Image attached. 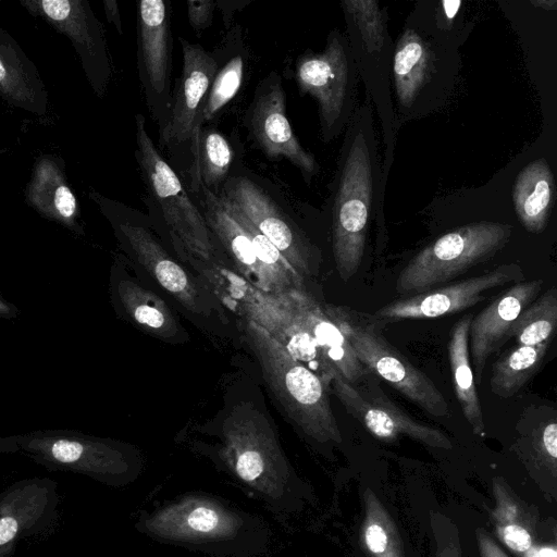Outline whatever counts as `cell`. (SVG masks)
<instances>
[{"instance_id": "17", "label": "cell", "mask_w": 557, "mask_h": 557, "mask_svg": "<svg viewBox=\"0 0 557 557\" xmlns=\"http://www.w3.org/2000/svg\"><path fill=\"white\" fill-rule=\"evenodd\" d=\"M543 284L542 278L518 282L472 318L468 347L479 384L487 359L509 338L513 322L541 293Z\"/></svg>"}, {"instance_id": "2", "label": "cell", "mask_w": 557, "mask_h": 557, "mask_svg": "<svg viewBox=\"0 0 557 557\" xmlns=\"http://www.w3.org/2000/svg\"><path fill=\"white\" fill-rule=\"evenodd\" d=\"M218 440L200 445L198 450L246 495L282 516L301 508L306 486L261 412L250 407L235 408L224 420Z\"/></svg>"}, {"instance_id": "4", "label": "cell", "mask_w": 557, "mask_h": 557, "mask_svg": "<svg viewBox=\"0 0 557 557\" xmlns=\"http://www.w3.org/2000/svg\"><path fill=\"white\" fill-rule=\"evenodd\" d=\"M245 334L265 383L296 428L320 443L339 442L324 382L257 323L248 320Z\"/></svg>"}, {"instance_id": "25", "label": "cell", "mask_w": 557, "mask_h": 557, "mask_svg": "<svg viewBox=\"0 0 557 557\" xmlns=\"http://www.w3.org/2000/svg\"><path fill=\"white\" fill-rule=\"evenodd\" d=\"M193 166L191 188L197 191L205 186L216 193V188L225 178L232 161L233 149L227 139L214 129L197 126L191 136Z\"/></svg>"}, {"instance_id": "36", "label": "cell", "mask_w": 557, "mask_h": 557, "mask_svg": "<svg viewBox=\"0 0 557 557\" xmlns=\"http://www.w3.org/2000/svg\"><path fill=\"white\" fill-rule=\"evenodd\" d=\"M16 314V308L0 297V317L11 319L15 318Z\"/></svg>"}, {"instance_id": "34", "label": "cell", "mask_w": 557, "mask_h": 557, "mask_svg": "<svg viewBox=\"0 0 557 557\" xmlns=\"http://www.w3.org/2000/svg\"><path fill=\"white\" fill-rule=\"evenodd\" d=\"M17 524L11 517L0 518V545L9 543L16 534Z\"/></svg>"}, {"instance_id": "28", "label": "cell", "mask_w": 557, "mask_h": 557, "mask_svg": "<svg viewBox=\"0 0 557 557\" xmlns=\"http://www.w3.org/2000/svg\"><path fill=\"white\" fill-rule=\"evenodd\" d=\"M557 326V289L550 287L534 299L513 322L509 337L519 345H539L550 342Z\"/></svg>"}, {"instance_id": "13", "label": "cell", "mask_w": 557, "mask_h": 557, "mask_svg": "<svg viewBox=\"0 0 557 557\" xmlns=\"http://www.w3.org/2000/svg\"><path fill=\"white\" fill-rule=\"evenodd\" d=\"M246 123L251 138L268 158L288 160L307 181L318 174L314 156L300 145L287 119L282 79L275 72L258 85Z\"/></svg>"}, {"instance_id": "9", "label": "cell", "mask_w": 557, "mask_h": 557, "mask_svg": "<svg viewBox=\"0 0 557 557\" xmlns=\"http://www.w3.org/2000/svg\"><path fill=\"white\" fill-rule=\"evenodd\" d=\"M357 67L347 38L334 29L322 52L307 51L296 62V82L301 94L315 99L321 134L332 140L351 120Z\"/></svg>"}, {"instance_id": "31", "label": "cell", "mask_w": 557, "mask_h": 557, "mask_svg": "<svg viewBox=\"0 0 557 557\" xmlns=\"http://www.w3.org/2000/svg\"><path fill=\"white\" fill-rule=\"evenodd\" d=\"M505 543L513 550L525 552L531 547V535L519 525L509 524L503 529Z\"/></svg>"}, {"instance_id": "29", "label": "cell", "mask_w": 557, "mask_h": 557, "mask_svg": "<svg viewBox=\"0 0 557 557\" xmlns=\"http://www.w3.org/2000/svg\"><path fill=\"white\" fill-rule=\"evenodd\" d=\"M244 59L237 54L218 70L203 102L200 121L212 120L238 92L244 77Z\"/></svg>"}, {"instance_id": "14", "label": "cell", "mask_w": 557, "mask_h": 557, "mask_svg": "<svg viewBox=\"0 0 557 557\" xmlns=\"http://www.w3.org/2000/svg\"><path fill=\"white\" fill-rule=\"evenodd\" d=\"M524 274L516 263L500 264L481 275L469 277L438 289L426 290L396 299L374 313L379 320L400 321L433 319L466 310L484 301L490 290L523 281Z\"/></svg>"}, {"instance_id": "24", "label": "cell", "mask_w": 557, "mask_h": 557, "mask_svg": "<svg viewBox=\"0 0 557 557\" xmlns=\"http://www.w3.org/2000/svg\"><path fill=\"white\" fill-rule=\"evenodd\" d=\"M472 315L459 319L450 331L448 356L453 384L460 410L473 431L484 430L483 411L469 357V329Z\"/></svg>"}, {"instance_id": "21", "label": "cell", "mask_w": 557, "mask_h": 557, "mask_svg": "<svg viewBox=\"0 0 557 557\" xmlns=\"http://www.w3.org/2000/svg\"><path fill=\"white\" fill-rule=\"evenodd\" d=\"M0 96L9 104L37 116L48 111V91L37 66L1 26Z\"/></svg>"}, {"instance_id": "32", "label": "cell", "mask_w": 557, "mask_h": 557, "mask_svg": "<svg viewBox=\"0 0 557 557\" xmlns=\"http://www.w3.org/2000/svg\"><path fill=\"white\" fill-rule=\"evenodd\" d=\"M366 544L373 554H382L387 546V535L384 529L372 523L367 527L364 533Z\"/></svg>"}, {"instance_id": "22", "label": "cell", "mask_w": 557, "mask_h": 557, "mask_svg": "<svg viewBox=\"0 0 557 557\" xmlns=\"http://www.w3.org/2000/svg\"><path fill=\"white\" fill-rule=\"evenodd\" d=\"M111 287L119 307L145 332L166 341L180 335V324L163 299L125 274L117 264L112 270Z\"/></svg>"}, {"instance_id": "3", "label": "cell", "mask_w": 557, "mask_h": 557, "mask_svg": "<svg viewBox=\"0 0 557 557\" xmlns=\"http://www.w3.org/2000/svg\"><path fill=\"white\" fill-rule=\"evenodd\" d=\"M349 122L332 208L333 256L344 282L361 264L380 174L369 97Z\"/></svg>"}, {"instance_id": "38", "label": "cell", "mask_w": 557, "mask_h": 557, "mask_svg": "<svg viewBox=\"0 0 557 557\" xmlns=\"http://www.w3.org/2000/svg\"><path fill=\"white\" fill-rule=\"evenodd\" d=\"M535 557H557V553L554 548L544 547L536 553Z\"/></svg>"}, {"instance_id": "6", "label": "cell", "mask_w": 557, "mask_h": 557, "mask_svg": "<svg viewBox=\"0 0 557 557\" xmlns=\"http://www.w3.org/2000/svg\"><path fill=\"white\" fill-rule=\"evenodd\" d=\"M509 224L482 221L458 227L419 251L399 272L395 289L409 295L446 283L492 258L509 240Z\"/></svg>"}, {"instance_id": "5", "label": "cell", "mask_w": 557, "mask_h": 557, "mask_svg": "<svg viewBox=\"0 0 557 557\" xmlns=\"http://www.w3.org/2000/svg\"><path fill=\"white\" fill-rule=\"evenodd\" d=\"M359 362L431 416L445 417L448 404L435 384L392 346L382 329L385 321L347 307L326 305Z\"/></svg>"}, {"instance_id": "27", "label": "cell", "mask_w": 557, "mask_h": 557, "mask_svg": "<svg viewBox=\"0 0 557 557\" xmlns=\"http://www.w3.org/2000/svg\"><path fill=\"white\" fill-rule=\"evenodd\" d=\"M549 344L518 345L503 355L492 367V393L500 398L516 395L540 371Z\"/></svg>"}, {"instance_id": "37", "label": "cell", "mask_w": 557, "mask_h": 557, "mask_svg": "<svg viewBox=\"0 0 557 557\" xmlns=\"http://www.w3.org/2000/svg\"><path fill=\"white\" fill-rule=\"evenodd\" d=\"M531 3L540 9L555 11L557 2L555 0H532Z\"/></svg>"}, {"instance_id": "35", "label": "cell", "mask_w": 557, "mask_h": 557, "mask_svg": "<svg viewBox=\"0 0 557 557\" xmlns=\"http://www.w3.org/2000/svg\"><path fill=\"white\" fill-rule=\"evenodd\" d=\"M460 4V1H443L442 9L445 18L451 21L455 17L456 13L458 12Z\"/></svg>"}, {"instance_id": "10", "label": "cell", "mask_w": 557, "mask_h": 557, "mask_svg": "<svg viewBox=\"0 0 557 557\" xmlns=\"http://www.w3.org/2000/svg\"><path fill=\"white\" fill-rule=\"evenodd\" d=\"M137 66L148 106L162 134L169 122L172 99L171 5L164 0L138 3Z\"/></svg>"}, {"instance_id": "20", "label": "cell", "mask_w": 557, "mask_h": 557, "mask_svg": "<svg viewBox=\"0 0 557 557\" xmlns=\"http://www.w3.org/2000/svg\"><path fill=\"white\" fill-rule=\"evenodd\" d=\"M285 295L300 325L313 339L320 354L334 371L351 384L369 373L323 307L304 289Z\"/></svg>"}, {"instance_id": "30", "label": "cell", "mask_w": 557, "mask_h": 557, "mask_svg": "<svg viewBox=\"0 0 557 557\" xmlns=\"http://www.w3.org/2000/svg\"><path fill=\"white\" fill-rule=\"evenodd\" d=\"M216 5V1L211 0L187 1V15L190 26L197 32L209 27Z\"/></svg>"}, {"instance_id": "16", "label": "cell", "mask_w": 557, "mask_h": 557, "mask_svg": "<svg viewBox=\"0 0 557 557\" xmlns=\"http://www.w3.org/2000/svg\"><path fill=\"white\" fill-rule=\"evenodd\" d=\"M183 70L172 94L169 122L160 134L162 144L190 141L201 125L200 113L218 72V61L197 44L181 38Z\"/></svg>"}, {"instance_id": "8", "label": "cell", "mask_w": 557, "mask_h": 557, "mask_svg": "<svg viewBox=\"0 0 557 557\" xmlns=\"http://www.w3.org/2000/svg\"><path fill=\"white\" fill-rule=\"evenodd\" d=\"M343 10L348 30V44L361 75L368 97L376 106L386 147L385 162L393 159L395 122L389 98V74L392 70V40L387 32L385 12L373 0H343Z\"/></svg>"}, {"instance_id": "23", "label": "cell", "mask_w": 557, "mask_h": 557, "mask_svg": "<svg viewBox=\"0 0 557 557\" xmlns=\"http://www.w3.org/2000/svg\"><path fill=\"white\" fill-rule=\"evenodd\" d=\"M554 197L555 181L545 159H536L520 171L512 187V201L528 232L540 234L545 230Z\"/></svg>"}, {"instance_id": "12", "label": "cell", "mask_w": 557, "mask_h": 557, "mask_svg": "<svg viewBox=\"0 0 557 557\" xmlns=\"http://www.w3.org/2000/svg\"><path fill=\"white\" fill-rule=\"evenodd\" d=\"M222 195L275 246L299 277L315 273L318 261L312 245L260 186L235 176L225 184Z\"/></svg>"}, {"instance_id": "26", "label": "cell", "mask_w": 557, "mask_h": 557, "mask_svg": "<svg viewBox=\"0 0 557 557\" xmlns=\"http://www.w3.org/2000/svg\"><path fill=\"white\" fill-rule=\"evenodd\" d=\"M430 63V51L421 37L406 29L393 55L392 73L399 104L409 107L422 88Z\"/></svg>"}, {"instance_id": "19", "label": "cell", "mask_w": 557, "mask_h": 557, "mask_svg": "<svg viewBox=\"0 0 557 557\" xmlns=\"http://www.w3.org/2000/svg\"><path fill=\"white\" fill-rule=\"evenodd\" d=\"M24 194L27 206L39 215L75 234H84L79 205L61 157L47 153L37 157Z\"/></svg>"}, {"instance_id": "11", "label": "cell", "mask_w": 557, "mask_h": 557, "mask_svg": "<svg viewBox=\"0 0 557 557\" xmlns=\"http://www.w3.org/2000/svg\"><path fill=\"white\" fill-rule=\"evenodd\" d=\"M34 16L41 17L74 47L85 76L98 97L111 78L104 29L87 0H21Z\"/></svg>"}, {"instance_id": "1", "label": "cell", "mask_w": 557, "mask_h": 557, "mask_svg": "<svg viewBox=\"0 0 557 557\" xmlns=\"http://www.w3.org/2000/svg\"><path fill=\"white\" fill-rule=\"evenodd\" d=\"M136 530L154 542L210 557H259L272 531L261 517L203 491H189L139 512Z\"/></svg>"}, {"instance_id": "33", "label": "cell", "mask_w": 557, "mask_h": 557, "mask_svg": "<svg viewBox=\"0 0 557 557\" xmlns=\"http://www.w3.org/2000/svg\"><path fill=\"white\" fill-rule=\"evenodd\" d=\"M103 8L108 22L113 24L119 34L122 35V22L117 2L115 0H103Z\"/></svg>"}, {"instance_id": "18", "label": "cell", "mask_w": 557, "mask_h": 557, "mask_svg": "<svg viewBox=\"0 0 557 557\" xmlns=\"http://www.w3.org/2000/svg\"><path fill=\"white\" fill-rule=\"evenodd\" d=\"M111 221L119 239L136 257L138 262L186 309L203 311L199 286L185 269L176 262L154 236L145 227L104 213Z\"/></svg>"}, {"instance_id": "7", "label": "cell", "mask_w": 557, "mask_h": 557, "mask_svg": "<svg viewBox=\"0 0 557 557\" xmlns=\"http://www.w3.org/2000/svg\"><path fill=\"white\" fill-rule=\"evenodd\" d=\"M136 159L143 177L160 206L178 252L213 261L215 248L202 212L191 201L177 174L147 133L145 117H135Z\"/></svg>"}, {"instance_id": "39", "label": "cell", "mask_w": 557, "mask_h": 557, "mask_svg": "<svg viewBox=\"0 0 557 557\" xmlns=\"http://www.w3.org/2000/svg\"><path fill=\"white\" fill-rule=\"evenodd\" d=\"M7 152V149L5 148H0V156H2L3 153Z\"/></svg>"}, {"instance_id": "15", "label": "cell", "mask_w": 557, "mask_h": 557, "mask_svg": "<svg viewBox=\"0 0 557 557\" xmlns=\"http://www.w3.org/2000/svg\"><path fill=\"white\" fill-rule=\"evenodd\" d=\"M330 385L348 414L374 436L394 440L399 434H406L432 446L450 447L445 434L414 420L381 392L380 395L364 393L337 372L333 374Z\"/></svg>"}]
</instances>
